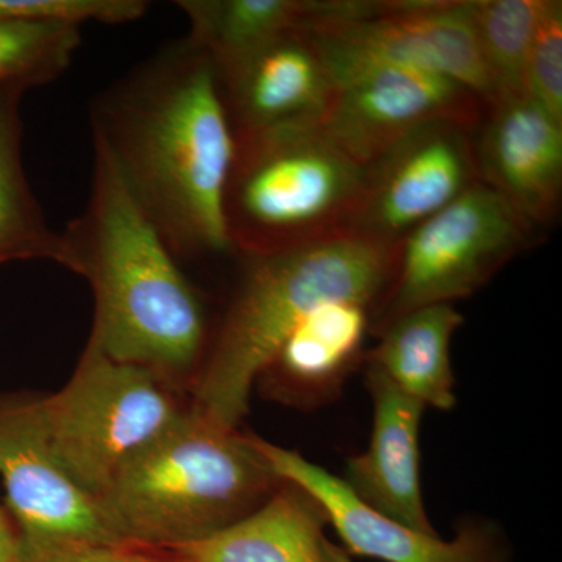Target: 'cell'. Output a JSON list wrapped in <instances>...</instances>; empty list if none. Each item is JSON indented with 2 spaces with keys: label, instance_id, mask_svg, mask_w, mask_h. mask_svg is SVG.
<instances>
[{
  "label": "cell",
  "instance_id": "1",
  "mask_svg": "<svg viewBox=\"0 0 562 562\" xmlns=\"http://www.w3.org/2000/svg\"><path fill=\"white\" fill-rule=\"evenodd\" d=\"M91 127L177 261L233 254L224 192L235 133L216 69L190 41L95 95Z\"/></svg>",
  "mask_w": 562,
  "mask_h": 562
},
{
  "label": "cell",
  "instance_id": "2",
  "mask_svg": "<svg viewBox=\"0 0 562 562\" xmlns=\"http://www.w3.org/2000/svg\"><path fill=\"white\" fill-rule=\"evenodd\" d=\"M90 198L61 232L63 268L90 281V338L113 360L143 366L172 382L194 380L211 331L201 297L133 198L116 162L92 138Z\"/></svg>",
  "mask_w": 562,
  "mask_h": 562
},
{
  "label": "cell",
  "instance_id": "3",
  "mask_svg": "<svg viewBox=\"0 0 562 562\" xmlns=\"http://www.w3.org/2000/svg\"><path fill=\"white\" fill-rule=\"evenodd\" d=\"M398 247L344 231L292 249L243 257L238 290L192 380L191 405L239 428L258 376L314 310L357 301L376 312L394 280Z\"/></svg>",
  "mask_w": 562,
  "mask_h": 562
},
{
  "label": "cell",
  "instance_id": "4",
  "mask_svg": "<svg viewBox=\"0 0 562 562\" xmlns=\"http://www.w3.org/2000/svg\"><path fill=\"white\" fill-rule=\"evenodd\" d=\"M283 482L255 435L211 419L190 402L122 465L98 502L122 543L162 552L239 522Z\"/></svg>",
  "mask_w": 562,
  "mask_h": 562
},
{
  "label": "cell",
  "instance_id": "5",
  "mask_svg": "<svg viewBox=\"0 0 562 562\" xmlns=\"http://www.w3.org/2000/svg\"><path fill=\"white\" fill-rule=\"evenodd\" d=\"M366 173L317 125L236 132L224 192L233 254H273L350 231Z\"/></svg>",
  "mask_w": 562,
  "mask_h": 562
},
{
  "label": "cell",
  "instance_id": "6",
  "mask_svg": "<svg viewBox=\"0 0 562 562\" xmlns=\"http://www.w3.org/2000/svg\"><path fill=\"white\" fill-rule=\"evenodd\" d=\"M179 386L151 369L113 360L88 339L69 382L41 395L44 427L61 468L98 501L122 465L190 406Z\"/></svg>",
  "mask_w": 562,
  "mask_h": 562
},
{
  "label": "cell",
  "instance_id": "7",
  "mask_svg": "<svg viewBox=\"0 0 562 562\" xmlns=\"http://www.w3.org/2000/svg\"><path fill=\"white\" fill-rule=\"evenodd\" d=\"M535 238L505 199L480 181L402 239L372 335L412 310L471 297Z\"/></svg>",
  "mask_w": 562,
  "mask_h": 562
},
{
  "label": "cell",
  "instance_id": "8",
  "mask_svg": "<svg viewBox=\"0 0 562 562\" xmlns=\"http://www.w3.org/2000/svg\"><path fill=\"white\" fill-rule=\"evenodd\" d=\"M303 35L319 50L328 74L360 63H394L457 81L484 106L497 102L468 0H371L357 16Z\"/></svg>",
  "mask_w": 562,
  "mask_h": 562
},
{
  "label": "cell",
  "instance_id": "9",
  "mask_svg": "<svg viewBox=\"0 0 562 562\" xmlns=\"http://www.w3.org/2000/svg\"><path fill=\"white\" fill-rule=\"evenodd\" d=\"M330 77L335 88L317 127L362 168L427 122L479 125L486 109L457 81L413 66L360 63Z\"/></svg>",
  "mask_w": 562,
  "mask_h": 562
},
{
  "label": "cell",
  "instance_id": "10",
  "mask_svg": "<svg viewBox=\"0 0 562 562\" xmlns=\"http://www.w3.org/2000/svg\"><path fill=\"white\" fill-rule=\"evenodd\" d=\"M476 125L436 120L420 125L366 168V188L350 231L401 243L422 222L480 183Z\"/></svg>",
  "mask_w": 562,
  "mask_h": 562
},
{
  "label": "cell",
  "instance_id": "11",
  "mask_svg": "<svg viewBox=\"0 0 562 562\" xmlns=\"http://www.w3.org/2000/svg\"><path fill=\"white\" fill-rule=\"evenodd\" d=\"M0 479L21 538L122 543L99 502L70 479L55 457L41 395H0Z\"/></svg>",
  "mask_w": 562,
  "mask_h": 562
},
{
  "label": "cell",
  "instance_id": "12",
  "mask_svg": "<svg viewBox=\"0 0 562 562\" xmlns=\"http://www.w3.org/2000/svg\"><path fill=\"white\" fill-rule=\"evenodd\" d=\"M258 449L284 482L295 484L319 503L350 557L383 562H503L494 532L468 525L450 541L395 522L376 513L344 479L325 471L294 450L255 435Z\"/></svg>",
  "mask_w": 562,
  "mask_h": 562
},
{
  "label": "cell",
  "instance_id": "13",
  "mask_svg": "<svg viewBox=\"0 0 562 562\" xmlns=\"http://www.w3.org/2000/svg\"><path fill=\"white\" fill-rule=\"evenodd\" d=\"M480 179L530 231L552 225L562 199V122L530 99H498L475 128Z\"/></svg>",
  "mask_w": 562,
  "mask_h": 562
},
{
  "label": "cell",
  "instance_id": "14",
  "mask_svg": "<svg viewBox=\"0 0 562 562\" xmlns=\"http://www.w3.org/2000/svg\"><path fill=\"white\" fill-rule=\"evenodd\" d=\"M217 79L233 133L319 125L335 88L303 33L283 36Z\"/></svg>",
  "mask_w": 562,
  "mask_h": 562
},
{
  "label": "cell",
  "instance_id": "15",
  "mask_svg": "<svg viewBox=\"0 0 562 562\" xmlns=\"http://www.w3.org/2000/svg\"><path fill=\"white\" fill-rule=\"evenodd\" d=\"M373 425L366 452L347 461L344 482L376 513L413 530L438 535L425 512L420 480V424L425 406L366 364Z\"/></svg>",
  "mask_w": 562,
  "mask_h": 562
},
{
  "label": "cell",
  "instance_id": "16",
  "mask_svg": "<svg viewBox=\"0 0 562 562\" xmlns=\"http://www.w3.org/2000/svg\"><path fill=\"white\" fill-rule=\"evenodd\" d=\"M372 314L368 303H325L284 339L257 383L268 397L295 408L331 402L364 360Z\"/></svg>",
  "mask_w": 562,
  "mask_h": 562
},
{
  "label": "cell",
  "instance_id": "17",
  "mask_svg": "<svg viewBox=\"0 0 562 562\" xmlns=\"http://www.w3.org/2000/svg\"><path fill=\"white\" fill-rule=\"evenodd\" d=\"M327 516L290 482L257 512L201 541L162 550L176 562H327Z\"/></svg>",
  "mask_w": 562,
  "mask_h": 562
},
{
  "label": "cell",
  "instance_id": "18",
  "mask_svg": "<svg viewBox=\"0 0 562 562\" xmlns=\"http://www.w3.org/2000/svg\"><path fill=\"white\" fill-rule=\"evenodd\" d=\"M190 33L217 76L291 33L312 31L325 16L328 0H179Z\"/></svg>",
  "mask_w": 562,
  "mask_h": 562
},
{
  "label": "cell",
  "instance_id": "19",
  "mask_svg": "<svg viewBox=\"0 0 562 562\" xmlns=\"http://www.w3.org/2000/svg\"><path fill=\"white\" fill-rule=\"evenodd\" d=\"M464 317L450 303L420 306L402 314L376 335L366 364L383 373L425 408L450 412L457 405L450 344Z\"/></svg>",
  "mask_w": 562,
  "mask_h": 562
},
{
  "label": "cell",
  "instance_id": "20",
  "mask_svg": "<svg viewBox=\"0 0 562 562\" xmlns=\"http://www.w3.org/2000/svg\"><path fill=\"white\" fill-rule=\"evenodd\" d=\"M20 99L21 92L0 94V262L65 266L61 235L47 224L22 166Z\"/></svg>",
  "mask_w": 562,
  "mask_h": 562
},
{
  "label": "cell",
  "instance_id": "21",
  "mask_svg": "<svg viewBox=\"0 0 562 562\" xmlns=\"http://www.w3.org/2000/svg\"><path fill=\"white\" fill-rule=\"evenodd\" d=\"M473 32L498 99L524 95V74L543 0H468ZM497 99V101H498Z\"/></svg>",
  "mask_w": 562,
  "mask_h": 562
},
{
  "label": "cell",
  "instance_id": "22",
  "mask_svg": "<svg viewBox=\"0 0 562 562\" xmlns=\"http://www.w3.org/2000/svg\"><path fill=\"white\" fill-rule=\"evenodd\" d=\"M81 27L0 21V94L52 83L68 70Z\"/></svg>",
  "mask_w": 562,
  "mask_h": 562
},
{
  "label": "cell",
  "instance_id": "23",
  "mask_svg": "<svg viewBox=\"0 0 562 562\" xmlns=\"http://www.w3.org/2000/svg\"><path fill=\"white\" fill-rule=\"evenodd\" d=\"M524 95L562 122V2L543 0L524 74Z\"/></svg>",
  "mask_w": 562,
  "mask_h": 562
},
{
  "label": "cell",
  "instance_id": "24",
  "mask_svg": "<svg viewBox=\"0 0 562 562\" xmlns=\"http://www.w3.org/2000/svg\"><path fill=\"white\" fill-rule=\"evenodd\" d=\"M149 7L146 0H0V21L120 25L140 20Z\"/></svg>",
  "mask_w": 562,
  "mask_h": 562
},
{
  "label": "cell",
  "instance_id": "25",
  "mask_svg": "<svg viewBox=\"0 0 562 562\" xmlns=\"http://www.w3.org/2000/svg\"><path fill=\"white\" fill-rule=\"evenodd\" d=\"M20 562H176L127 543L41 541L20 536Z\"/></svg>",
  "mask_w": 562,
  "mask_h": 562
},
{
  "label": "cell",
  "instance_id": "26",
  "mask_svg": "<svg viewBox=\"0 0 562 562\" xmlns=\"http://www.w3.org/2000/svg\"><path fill=\"white\" fill-rule=\"evenodd\" d=\"M0 562H20V536L0 508Z\"/></svg>",
  "mask_w": 562,
  "mask_h": 562
},
{
  "label": "cell",
  "instance_id": "27",
  "mask_svg": "<svg viewBox=\"0 0 562 562\" xmlns=\"http://www.w3.org/2000/svg\"><path fill=\"white\" fill-rule=\"evenodd\" d=\"M325 558H327V562H353L342 547L336 546L328 539H325Z\"/></svg>",
  "mask_w": 562,
  "mask_h": 562
}]
</instances>
